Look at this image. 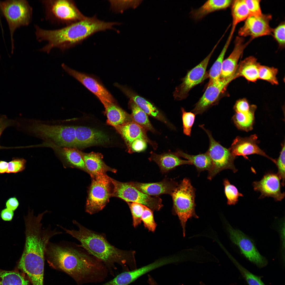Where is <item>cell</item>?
Instances as JSON below:
<instances>
[{"label": "cell", "instance_id": "obj_1", "mask_svg": "<svg viewBox=\"0 0 285 285\" xmlns=\"http://www.w3.org/2000/svg\"><path fill=\"white\" fill-rule=\"evenodd\" d=\"M45 257L50 266L66 273L78 285L102 282L109 272L102 263L73 243L50 241Z\"/></svg>", "mask_w": 285, "mask_h": 285}, {"label": "cell", "instance_id": "obj_2", "mask_svg": "<svg viewBox=\"0 0 285 285\" xmlns=\"http://www.w3.org/2000/svg\"><path fill=\"white\" fill-rule=\"evenodd\" d=\"M42 219L39 216L24 218L25 243L17 268L27 274L32 285H43L46 247L51 238L61 233L50 225L42 228Z\"/></svg>", "mask_w": 285, "mask_h": 285}, {"label": "cell", "instance_id": "obj_3", "mask_svg": "<svg viewBox=\"0 0 285 285\" xmlns=\"http://www.w3.org/2000/svg\"><path fill=\"white\" fill-rule=\"evenodd\" d=\"M73 222L78 230L59 227L78 240L81 244L79 246L102 263L109 272L113 273L117 268L116 264L120 265L124 271L137 268L134 251L117 248L108 241L103 234L88 229L75 220Z\"/></svg>", "mask_w": 285, "mask_h": 285}, {"label": "cell", "instance_id": "obj_4", "mask_svg": "<svg viewBox=\"0 0 285 285\" xmlns=\"http://www.w3.org/2000/svg\"><path fill=\"white\" fill-rule=\"evenodd\" d=\"M116 23L102 21L94 17H85L59 29L46 30L39 27L36 36L38 41L47 42L40 49L41 51L49 54L53 49L57 48L63 52L94 33L112 28Z\"/></svg>", "mask_w": 285, "mask_h": 285}, {"label": "cell", "instance_id": "obj_5", "mask_svg": "<svg viewBox=\"0 0 285 285\" xmlns=\"http://www.w3.org/2000/svg\"><path fill=\"white\" fill-rule=\"evenodd\" d=\"M195 191L190 180L186 178L178 184L171 195L173 201V213L178 217L184 237L187 220L198 218L195 210Z\"/></svg>", "mask_w": 285, "mask_h": 285}, {"label": "cell", "instance_id": "obj_6", "mask_svg": "<svg viewBox=\"0 0 285 285\" xmlns=\"http://www.w3.org/2000/svg\"><path fill=\"white\" fill-rule=\"evenodd\" d=\"M27 129L34 135L57 146L76 147L75 126L50 125L36 121L28 125Z\"/></svg>", "mask_w": 285, "mask_h": 285}, {"label": "cell", "instance_id": "obj_7", "mask_svg": "<svg viewBox=\"0 0 285 285\" xmlns=\"http://www.w3.org/2000/svg\"><path fill=\"white\" fill-rule=\"evenodd\" d=\"M41 2L46 19L53 24L65 27L85 17L72 1L44 0Z\"/></svg>", "mask_w": 285, "mask_h": 285}, {"label": "cell", "instance_id": "obj_8", "mask_svg": "<svg viewBox=\"0 0 285 285\" xmlns=\"http://www.w3.org/2000/svg\"><path fill=\"white\" fill-rule=\"evenodd\" d=\"M0 9L9 26L12 53L14 49V33L18 28L27 26L31 22L32 8L26 0H9L0 1Z\"/></svg>", "mask_w": 285, "mask_h": 285}, {"label": "cell", "instance_id": "obj_9", "mask_svg": "<svg viewBox=\"0 0 285 285\" xmlns=\"http://www.w3.org/2000/svg\"><path fill=\"white\" fill-rule=\"evenodd\" d=\"M86 205V211L90 214L103 209L112 197L113 185L111 178L106 174L91 178Z\"/></svg>", "mask_w": 285, "mask_h": 285}, {"label": "cell", "instance_id": "obj_10", "mask_svg": "<svg viewBox=\"0 0 285 285\" xmlns=\"http://www.w3.org/2000/svg\"><path fill=\"white\" fill-rule=\"evenodd\" d=\"M206 133L209 140V148L207 152L211 160L212 166L208 171V179L212 180L221 171L227 169L236 172L234 161L236 158L232 154L229 149H227L221 145L213 137L211 132L206 129L203 125H199Z\"/></svg>", "mask_w": 285, "mask_h": 285}, {"label": "cell", "instance_id": "obj_11", "mask_svg": "<svg viewBox=\"0 0 285 285\" xmlns=\"http://www.w3.org/2000/svg\"><path fill=\"white\" fill-rule=\"evenodd\" d=\"M113 185L112 197L121 199L128 202H136L147 207L153 211H158L163 207L162 200L158 196L152 197L139 191L129 182H122L111 178Z\"/></svg>", "mask_w": 285, "mask_h": 285}, {"label": "cell", "instance_id": "obj_12", "mask_svg": "<svg viewBox=\"0 0 285 285\" xmlns=\"http://www.w3.org/2000/svg\"><path fill=\"white\" fill-rule=\"evenodd\" d=\"M221 39L218 40L209 54L198 65L187 73L182 79V83L177 87L173 93L176 99L182 100L188 96L189 91L194 87L202 82L208 76L206 70L210 58Z\"/></svg>", "mask_w": 285, "mask_h": 285}, {"label": "cell", "instance_id": "obj_13", "mask_svg": "<svg viewBox=\"0 0 285 285\" xmlns=\"http://www.w3.org/2000/svg\"><path fill=\"white\" fill-rule=\"evenodd\" d=\"M226 224L231 241L237 246L243 255L258 267H266L268 264L267 260L259 252L251 239L240 230L234 228L228 223Z\"/></svg>", "mask_w": 285, "mask_h": 285}, {"label": "cell", "instance_id": "obj_14", "mask_svg": "<svg viewBox=\"0 0 285 285\" xmlns=\"http://www.w3.org/2000/svg\"><path fill=\"white\" fill-rule=\"evenodd\" d=\"M236 78L235 74L229 78L220 77L217 80L209 82L205 92L192 111L195 115L202 114L216 103L229 84Z\"/></svg>", "mask_w": 285, "mask_h": 285}, {"label": "cell", "instance_id": "obj_15", "mask_svg": "<svg viewBox=\"0 0 285 285\" xmlns=\"http://www.w3.org/2000/svg\"><path fill=\"white\" fill-rule=\"evenodd\" d=\"M176 256L163 258L141 268L125 271L106 282L105 285H128L142 275L159 267L178 263Z\"/></svg>", "mask_w": 285, "mask_h": 285}, {"label": "cell", "instance_id": "obj_16", "mask_svg": "<svg viewBox=\"0 0 285 285\" xmlns=\"http://www.w3.org/2000/svg\"><path fill=\"white\" fill-rule=\"evenodd\" d=\"M61 66L66 73L78 80L94 94L103 104L107 102L115 103V99L111 94L97 78L72 69L64 63L62 64Z\"/></svg>", "mask_w": 285, "mask_h": 285}, {"label": "cell", "instance_id": "obj_17", "mask_svg": "<svg viewBox=\"0 0 285 285\" xmlns=\"http://www.w3.org/2000/svg\"><path fill=\"white\" fill-rule=\"evenodd\" d=\"M272 16L262 14L259 16H250L239 30V36H250L253 39L263 36L272 35L273 29L270 25Z\"/></svg>", "mask_w": 285, "mask_h": 285}, {"label": "cell", "instance_id": "obj_18", "mask_svg": "<svg viewBox=\"0 0 285 285\" xmlns=\"http://www.w3.org/2000/svg\"><path fill=\"white\" fill-rule=\"evenodd\" d=\"M281 178L277 173L269 172L265 174L259 181L253 182L252 186L256 191L261 194L259 198L271 197L276 201H281L285 197L281 191Z\"/></svg>", "mask_w": 285, "mask_h": 285}, {"label": "cell", "instance_id": "obj_19", "mask_svg": "<svg viewBox=\"0 0 285 285\" xmlns=\"http://www.w3.org/2000/svg\"><path fill=\"white\" fill-rule=\"evenodd\" d=\"M259 142L256 134L244 137L238 136L234 140L229 149L235 157L241 156L248 159L247 155L256 154L266 157L275 164L276 160L267 155L258 146Z\"/></svg>", "mask_w": 285, "mask_h": 285}, {"label": "cell", "instance_id": "obj_20", "mask_svg": "<svg viewBox=\"0 0 285 285\" xmlns=\"http://www.w3.org/2000/svg\"><path fill=\"white\" fill-rule=\"evenodd\" d=\"M251 40L250 39L248 42H245L243 37L239 36L236 37L232 52L222 63L220 77L227 78L235 75L238 67V61L244 50Z\"/></svg>", "mask_w": 285, "mask_h": 285}, {"label": "cell", "instance_id": "obj_21", "mask_svg": "<svg viewBox=\"0 0 285 285\" xmlns=\"http://www.w3.org/2000/svg\"><path fill=\"white\" fill-rule=\"evenodd\" d=\"M76 147H81L108 142V136L102 131L84 126H75Z\"/></svg>", "mask_w": 285, "mask_h": 285}, {"label": "cell", "instance_id": "obj_22", "mask_svg": "<svg viewBox=\"0 0 285 285\" xmlns=\"http://www.w3.org/2000/svg\"><path fill=\"white\" fill-rule=\"evenodd\" d=\"M130 184L142 192L150 196H158L164 194L171 195L178 184L172 180L165 178L155 183H142L129 182Z\"/></svg>", "mask_w": 285, "mask_h": 285}, {"label": "cell", "instance_id": "obj_23", "mask_svg": "<svg viewBox=\"0 0 285 285\" xmlns=\"http://www.w3.org/2000/svg\"><path fill=\"white\" fill-rule=\"evenodd\" d=\"M116 128L124 139L128 147V150L132 143L138 139L145 140L155 150L157 148V144L148 137L146 134L147 131L132 121L118 126Z\"/></svg>", "mask_w": 285, "mask_h": 285}, {"label": "cell", "instance_id": "obj_24", "mask_svg": "<svg viewBox=\"0 0 285 285\" xmlns=\"http://www.w3.org/2000/svg\"><path fill=\"white\" fill-rule=\"evenodd\" d=\"M133 101L140 109L148 115L171 126L168 120L163 114L152 104L141 97L138 95L131 89L123 86L116 83L115 84Z\"/></svg>", "mask_w": 285, "mask_h": 285}, {"label": "cell", "instance_id": "obj_25", "mask_svg": "<svg viewBox=\"0 0 285 285\" xmlns=\"http://www.w3.org/2000/svg\"><path fill=\"white\" fill-rule=\"evenodd\" d=\"M48 146L54 150L64 168H75L87 172L80 151L73 148L60 147L51 144H49Z\"/></svg>", "mask_w": 285, "mask_h": 285}, {"label": "cell", "instance_id": "obj_26", "mask_svg": "<svg viewBox=\"0 0 285 285\" xmlns=\"http://www.w3.org/2000/svg\"><path fill=\"white\" fill-rule=\"evenodd\" d=\"M84 163L87 173L92 178L106 174L108 171L116 173V169L108 166L103 160L102 155L99 153H85L80 152Z\"/></svg>", "mask_w": 285, "mask_h": 285}, {"label": "cell", "instance_id": "obj_27", "mask_svg": "<svg viewBox=\"0 0 285 285\" xmlns=\"http://www.w3.org/2000/svg\"><path fill=\"white\" fill-rule=\"evenodd\" d=\"M150 154L149 160L155 162L163 173H166L178 166L191 165L189 161L180 159L174 152H169L159 154L152 151Z\"/></svg>", "mask_w": 285, "mask_h": 285}, {"label": "cell", "instance_id": "obj_28", "mask_svg": "<svg viewBox=\"0 0 285 285\" xmlns=\"http://www.w3.org/2000/svg\"><path fill=\"white\" fill-rule=\"evenodd\" d=\"M231 0H209L198 8L192 10L191 17L196 20L202 19L208 15L218 11L226 9L231 6Z\"/></svg>", "mask_w": 285, "mask_h": 285}, {"label": "cell", "instance_id": "obj_29", "mask_svg": "<svg viewBox=\"0 0 285 285\" xmlns=\"http://www.w3.org/2000/svg\"><path fill=\"white\" fill-rule=\"evenodd\" d=\"M108 123L115 128L132 121L131 115L117 105L115 103L106 102L103 104Z\"/></svg>", "mask_w": 285, "mask_h": 285}, {"label": "cell", "instance_id": "obj_30", "mask_svg": "<svg viewBox=\"0 0 285 285\" xmlns=\"http://www.w3.org/2000/svg\"><path fill=\"white\" fill-rule=\"evenodd\" d=\"M260 66L257 59L253 56L248 57L238 67L236 72L237 77L242 76L249 81L255 82L259 79V71Z\"/></svg>", "mask_w": 285, "mask_h": 285}, {"label": "cell", "instance_id": "obj_31", "mask_svg": "<svg viewBox=\"0 0 285 285\" xmlns=\"http://www.w3.org/2000/svg\"><path fill=\"white\" fill-rule=\"evenodd\" d=\"M174 153L179 157L187 160L191 165L194 166L199 173L205 170L209 171L212 167L211 160L207 152L196 155H190L180 150H178Z\"/></svg>", "mask_w": 285, "mask_h": 285}, {"label": "cell", "instance_id": "obj_32", "mask_svg": "<svg viewBox=\"0 0 285 285\" xmlns=\"http://www.w3.org/2000/svg\"><path fill=\"white\" fill-rule=\"evenodd\" d=\"M231 6L232 21L230 33L234 34L238 24L245 21L250 14L244 0L233 1Z\"/></svg>", "mask_w": 285, "mask_h": 285}, {"label": "cell", "instance_id": "obj_33", "mask_svg": "<svg viewBox=\"0 0 285 285\" xmlns=\"http://www.w3.org/2000/svg\"><path fill=\"white\" fill-rule=\"evenodd\" d=\"M256 108V106L251 105L247 112H236L232 119L238 129L247 132L253 129L254 121V113Z\"/></svg>", "mask_w": 285, "mask_h": 285}, {"label": "cell", "instance_id": "obj_34", "mask_svg": "<svg viewBox=\"0 0 285 285\" xmlns=\"http://www.w3.org/2000/svg\"><path fill=\"white\" fill-rule=\"evenodd\" d=\"M129 107L131 111V117L132 121L141 126L147 131L153 133L156 131L149 119L148 115L138 107L131 100L129 102Z\"/></svg>", "mask_w": 285, "mask_h": 285}, {"label": "cell", "instance_id": "obj_35", "mask_svg": "<svg viewBox=\"0 0 285 285\" xmlns=\"http://www.w3.org/2000/svg\"><path fill=\"white\" fill-rule=\"evenodd\" d=\"M0 285H29L28 281L18 271L0 269Z\"/></svg>", "mask_w": 285, "mask_h": 285}, {"label": "cell", "instance_id": "obj_36", "mask_svg": "<svg viewBox=\"0 0 285 285\" xmlns=\"http://www.w3.org/2000/svg\"><path fill=\"white\" fill-rule=\"evenodd\" d=\"M233 35L230 33L221 52L210 69L208 75L209 78V82L217 80L220 78L224 56L231 42Z\"/></svg>", "mask_w": 285, "mask_h": 285}, {"label": "cell", "instance_id": "obj_37", "mask_svg": "<svg viewBox=\"0 0 285 285\" xmlns=\"http://www.w3.org/2000/svg\"><path fill=\"white\" fill-rule=\"evenodd\" d=\"M228 255L249 285H265L259 277L245 268L231 255Z\"/></svg>", "mask_w": 285, "mask_h": 285}, {"label": "cell", "instance_id": "obj_38", "mask_svg": "<svg viewBox=\"0 0 285 285\" xmlns=\"http://www.w3.org/2000/svg\"><path fill=\"white\" fill-rule=\"evenodd\" d=\"M223 184L224 188V193L227 200V205H234L238 201L239 197H243V194L239 192L237 188L231 184L229 180L226 178L224 180Z\"/></svg>", "mask_w": 285, "mask_h": 285}, {"label": "cell", "instance_id": "obj_39", "mask_svg": "<svg viewBox=\"0 0 285 285\" xmlns=\"http://www.w3.org/2000/svg\"><path fill=\"white\" fill-rule=\"evenodd\" d=\"M278 72L276 68L260 65L259 71V79L266 81L273 85L278 84L276 77Z\"/></svg>", "mask_w": 285, "mask_h": 285}, {"label": "cell", "instance_id": "obj_40", "mask_svg": "<svg viewBox=\"0 0 285 285\" xmlns=\"http://www.w3.org/2000/svg\"><path fill=\"white\" fill-rule=\"evenodd\" d=\"M127 203L132 214L133 226L136 227L141 223V217L145 206L136 202H128Z\"/></svg>", "mask_w": 285, "mask_h": 285}, {"label": "cell", "instance_id": "obj_41", "mask_svg": "<svg viewBox=\"0 0 285 285\" xmlns=\"http://www.w3.org/2000/svg\"><path fill=\"white\" fill-rule=\"evenodd\" d=\"M141 221L145 227L149 231L152 232L154 231L156 224L154 219L153 211L145 206L142 215Z\"/></svg>", "mask_w": 285, "mask_h": 285}, {"label": "cell", "instance_id": "obj_42", "mask_svg": "<svg viewBox=\"0 0 285 285\" xmlns=\"http://www.w3.org/2000/svg\"><path fill=\"white\" fill-rule=\"evenodd\" d=\"M183 132L186 135L190 136L191 129L195 118V115L193 112L186 111L183 108H181Z\"/></svg>", "mask_w": 285, "mask_h": 285}, {"label": "cell", "instance_id": "obj_43", "mask_svg": "<svg viewBox=\"0 0 285 285\" xmlns=\"http://www.w3.org/2000/svg\"><path fill=\"white\" fill-rule=\"evenodd\" d=\"M285 144L284 143L282 146L281 150L279 157L276 160L275 164L277 168V174L281 179L282 186L285 185Z\"/></svg>", "mask_w": 285, "mask_h": 285}, {"label": "cell", "instance_id": "obj_44", "mask_svg": "<svg viewBox=\"0 0 285 285\" xmlns=\"http://www.w3.org/2000/svg\"><path fill=\"white\" fill-rule=\"evenodd\" d=\"M26 161L23 158H14L8 163L7 173H16L23 171L26 167Z\"/></svg>", "mask_w": 285, "mask_h": 285}, {"label": "cell", "instance_id": "obj_45", "mask_svg": "<svg viewBox=\"0 0 285 285\" xmlns=\"http://www.w3.org/2000/svg\"><path fill=\"white\" fill-rule=\"evenodd\" d=\"M285 25L284 22H282L274 29L272 35L281 48L284 47Z\"/></svg>", "mask_w": 285, "mask_h": 285}, {"label": "cell", "instance_id": "obj_46", "mask_svg": "<svg viewBox=\"0 0 285 285\" xmlns=\"http://www.w3.org/2000/svg\"><path fill=\"white\" fill-rule=\"evenodd\" d=\"M250 16H259L262 14L260 0H244Z\"/></svg>", "mask_w": 285, "mask_h": 285}, {"label": "cell", "instance_id": "obj_47", "mask_svg": "<svg viewBox=\"0 0 285 285\" xmlns=\"http://www.w3.org/2000/svg\"><path fill=\"white\" fill-rule=\"evenodd\" d=\"M111 2L113 7L120 10H125L130 7L135 8L141 3V0L120 1V2Z\"/></svg>", "mask_w": 285, "mask_h": 285}, {"label": "cell", "instance_id": "obj_48", "mask_svg": "<svg viewBox=\"0 0 285 285\" xmlns=\"http://www.w3.org/2000/svg\"><path fill=\"white\" fill-rule=\"evenodd\" d=\"M147 142L142 139L135 140L131 144L128 152L130 153L140 152L145 150L147 147Z\"/></svg>", "mask_w": 285, "mask_h": 285}, {"label": "cell", "instance_id": "obj_49", "mask_svg": "<svg viewBox=\"0 0 285 285\" xmlns=\"http://www.w3.org/2000/svg\"><path fill=\"white\" fill-rule=\"evenodd\" d=\"M250 106L247 100L243 98L237 101L234 108L236 112L245 113L249 111Z\"/></svg>", "mask_w": 285, "mask_h": 285}, {"label": "cell", "instance_id": "obj_50", "mask_svg": "<svg viewBox=\"0 0 285 285\" xmlns=\"http://www.w3.org/2000/svg\"><path fill=\"white\" fill-rule=\"evenodd\" d=\"M279 232L281 241V250L283 259H284L285 251V220L282 219L279 223Z\"/></svg>", "mask_w": 285, "mask_h": 285}, {"label": "cell", "instance_id": "obj_51", "mask_svg": "<svg viewBox=\"0 0 285 285\" xmlns=\"http://www.w3.org/2000/svg\"><path fill=\"white\" fill-rule=\"evenodd\" d=\"M15 121L8 119L3 115L0 116V137L4 130L7 127L17 124Z\"/></svg>", "mask_w": 285, "mask_h": 285}, {"label": "cell", "instance_id": "obj_52", "mask_svg": "<svg viewBox=\"0 0 285 285\" xmlns=\"http://www.w3.org/2000/svg\"><path fill=\"white\" fill-rule=\"evenodd\" d=\"M19 205V202L15 197L9 198L7 201L6 203L7 208L13 211L17 209Z\"/></svg>", "mask_w": 285, "mask_h": 285}, {"label": "cell", "instance_id": "obj_53", "mask_svg": "<svg viewBox=\"0 0 285 285\" xmlns=\"http://www.w3.org/2000/svg\"><path fill=\"white\" fill-rule=\"evenodd\" d=\"M14 215L13 211L7 208L3 210L1 212V216L2 219L5 221H11Z\"/></svg>", "mask_w": 285, "mask_h": 285}, {"label": "cell", "instance_id": "obj_54", "mask_svg": "<svg viewBox=\"0 0 285 285\" xmlns=\"http://www.w3.org/2000/svg\"><path fill=\"white\" fill-rule=\"evenodd\" d=\"M8 167V162L5 161L0 160V174L7 173Z\"/></svg>", "mask_w": 285, "mask_h": 285}, {"label": "cell", "instance_id": "obj_55", "mask_svg": "<svg viewBox=\"0 0 285 285\" xmlns=\"http://www.w3.org/2000/svg\"><path fill=\"white\" fill-rule=\"evenodd\" d=\"M148 282L149 285H159L150 275H148Z\"/></svg>", "mask_w": 285, "mask_h": 285}]
</instances>
